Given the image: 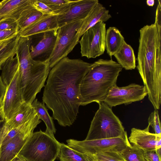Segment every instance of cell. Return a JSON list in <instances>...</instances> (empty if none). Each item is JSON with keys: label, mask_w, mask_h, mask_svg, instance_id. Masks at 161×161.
Returning a JSON list of instances; mask_svg holds the SVG:
<instances>
[{"label": "cell", "mask_w": 161, "mask_h": 161, "mask_svg": "<svg viewBox=\"0 0 161 161\" xmlns=\"http://www.w3.org/2000/svg\"><path fill=\"white\" fill-rule=\"evenodd\" d=\"M92 64L80 59L66 57L50 71L42 101L60 125L70 126L76 120L81 102V83Z\"/></svg>", "instance_id": "obj_1"}, {"label": "cell", "mask_w": 161, "mask_h": 161, "mask_svg": "<svg viewBox=\"0 0 161 161\" xmlns=\"http://www.w3.org/2000/svg\"><path fill=\"white\" fill-rule=\"evenodd\" d=\"M137 69L155 109L161 103V27L155 23L139 31Z\"/></svg>", "instance_id": "obj_2"}, {"label": "cell", "mask_w": 161, "mask_h": 161, "mask_svg": "<svg viewBox=\"0 0 161 161\" xmlns=\"http://www.w3.org/2000/svg\"><path fill=\"white\" fill-rule=\"evenodd\" d=\"M122 68L112 59H101L92 63L81 83V105L103 102L111 89L116 85Z\"/></svg>", "instance_id": "obj_3"}, {"label": "cell", "mask_w": 161, "mask_h": 161, "mask_svg": "<svg viewBox=\"0 0 161 161\" xmlns=\"http://www.w3.org/2000/svg\"><path fill=\"white\" fill-rule=\"evenodd\" d=\"M99 107L91 122L85 140L123 137L127 136L126 131L119 119L111 108L104 102L99 104Z\"/></svg>", "instance_id": "obj_4"}, {"label": "cell", "mask_w": 161, "mask_h": 161, "mask_svg": "<svg viewBox=\"0 0 161 161\" xmlns=\"http://www.w3.org/2000/svg\"><path fill=\"white\" fill-rule=\"evenodd\" d=\"M60 143L47 132H33L18 155L26 161H54L58 157Z\"/></svg>", "instance_id": "obj_5"}, {"label": "cell", "mask_w": 161, "mask_h": 161, "mask_svg": "<svg viewBox=\"0 0 161 161\" xmlns=\"http://www.w3.org/2000/svg\"><path fill=\"white\" fill-rule=\"evenodd\" d=\"M50 69L48 60L41 62L33 59L30 67L19 70L20 88L24 102L31 104L45 86Z\"/></svg>", "instance_id": "obj_6"}, {"label": "cell", "mask_w": 161, "mask_h": 161, "mask_svg": "<svg viewBox=\"0 0 161 161\" xmlns=\"http://www.w3.org/2000/svg\"><path fill=\"white\" fill-rule=\"evenodd\" d=\"M83 19L76 21L59 27L53 52L48 60L50 69L63 58L67 57L79 43L77 32Z\"/></svg>", "instance_id": "obj_7"}, {"label": "cell", "mask_w": 161, "mask_h": 161, "mask_svg": "<svg viewBox=\"0 0 161 161\" xmlns=\"http://www.w3.org/2000/svg\"><path fill=\"white\" fill-rule=\"evenodd\" d=\"M67 145L81 153L93 156L102 151L121 152L130 144L127 136L123 137L102 139L92 140L78 141L69 139L66 141Z\"/></svg>", "instance_id": "obj_8"}, {"label": "cell", "mask_w": 161, "mask_h": 161, "mask_svg": "<svg viewBox=\"0 0 161 161\" xmlns=\"http://www.w3.org/2000/svg\"><path fill=\"white\" fill-rule=\"evenodd\" d=\"M106 24L99 22L83 34L79 43L82 57L95 58L103 54L105 50Z\"/></svg>", "instance_id": "obj_9"}, {"label": "cell", "mask_w": 161, "mask_h": 161, "mask_svg": "<svg viewBox=\"0 0 161 161\" xmlns=\"http://www.w3.org/2000/svg\"><path fill=\"white\" fill-rule=\"evenodd\" d=\"M147 95V92L144 85L131 83L127 86L119 87L116 85L110 90L103 102L112 108L140 101Z\"/></svg>", "instance_id": "obj_10"}, {"label": "cell", "mask_w": 161, "mask_h": 161, "mask_svg": "<svg viewBox=\"0 0 161 161\" xmlns=\"http://www.w3.org/2000/svg\"><path fill=\"white\" fill-rule=\"evenodd\" d=\"M57 31H47L29 36L32 59L41 62L48 60L55 45Z\"/></svg>", "instance_id": "obj_11"}, {"label": "cell", "mask_w": 161, "mask_h": 161, "mask_svg": "<svg viewBox=\"0 0 161 161\" xmlns=\"http://www.w3.org/2000/svg\"><path fill=\"white\" fill-rule=\"evenodd\" d=\"M19 68L9 85L6 86L3 99L4 119H10L24 102L22 97L19 82Z\"/></svg>", "instance_id": "obj_12"}, {"label": "cell", "mask_w": 161, "mask_h": 161, "mask_svg": "<svg viewBox=\"0 0 161 161\" xmlns=\"http://www.w3.org/2000/svg\"><path fill=\"white\" fill-rule=\"evenodd\" d=\"M98 3L97 0L74 1L65 12L57 15L59 27L84 19Z\"/></svg>", "instance_id": "obj_13"}, {"label": "cell", "mask_w": 161, "mask_h": 161, "mask_svg": "<svg viewBox=\"0 0 161 161\" xmlns=\"http://www.w3.org/2000/svg\"><path fill=\"white\" fill-rule=\"evenodd\" d=\"M36 128L31 127L25 129L2 145L0 161H11L17 156Z\"/></svg>", "instance_id": "obj_14"}, {"label": "cell", "mask_w": 161, "mask_h": 161, "mask_svg": "<svg viewBox=\"0 0 161 161\" xmlns=\"http://www.w3.org/2000/svg\"><path fill=\"white\" fill-rule=\"evenodd\" d=\"M33 7L32 0H4L0 2V22L17 21L22 13Z\"/></svg>", "instance_id": "obj_15"}, {"label": "cell", "mask_w": 161, "mask_h": 161, "mask_svg": "<svg viewBox=\"0 0 161 161\" xmlns=\"http://www.w3.org/2000/svg\"><path fill=\"white\" fill-rule=\"evenodd\" d=\"M57 15L43 14L39 19L25 29L19 31L20 37H28L39 33L57 31L59 28Z\"/></svg>", "instance_id": "obj_16"}, {"label": "cell", "mask_w": 161, "mask_h": 161, "mask_svg": "<svg viewBox=\"0 0 161 161\" xmlns=\"http://www.w3.org/2000/svg\"><path fill=\"white\" fill-rule=\"evenodd\" d=\"M150 125L144 129L133 128L128 138L132 145L143 151L155 150L157 135L149 132Z\"/></svg>", "instance_id": "obj_17"}, {"label": "cell", "mask_w": 161, "mask_h": 161, "mask_svg": "<svg viewBox=\"0 0 161 161\" xmlns=\"http://www.w3.org/2000/svg\"><path fill=\"white\" fill-rule=\"evenodd\" d=\"M37 117V114L31 105L24 102L12 117L6 121L3 138L13 129Z\"/></svg>", "instance_id": "obj_18"}, {"label": "cell", "mask_w": 161, "mask_h": 161, "mask_svg": "<svg viewBox=\"0 0 161 161\" xmlns=\"http://www.w3.org/2000/svg\"><path fill=\"white\" fill-rule=\"evenodd\" d=\"M111 17L109 10L98 3L83 19L82 24L77 32L78 38L80 39L85 32L98 22H104Z\"/></svg>", "instance_id": "obj_19"}, {"label": "cell", "mask_w": 161, "mask_h": 161, "mask_svg": "<svg viewBox=\"0 0 161 161\" xmlns=\"http://www.w3.org/2000/svg\"><path fill=\"white\" fill-rule=\"evenodd\" d=\"M124 41L123 36L117 28L110 27L106 30L105 49L111 58L119 50Z\"/></svg>", "instance_id": "obj_20"}, {"label": "cell", "mask_w": 161, "mask_h": 161, "mask_svg": "<svg viewBox=\"0 0 161 161\" xmlns=\"http://www.w3.org/2000/svg\"><path fill=\"white\" fill-rule=\"evenodd\" d=\"M114 56L117 63L127 70L136 67V58L132 47L125 41L119 50Z\"/></svg>", "instance_id": "obj_21"}, {"label": "cell", "mask_w": 161, "mask_h": 161, "mask_svg": "<svg viewBox=\"0 0 161 161\" xmlns=\"http://www.w3.org/2000/svg\"><path fill=\"white\" fill-rule=\"evenodd\" d=\"M58 157L60 161H95L93 156L81 153L63 143H60Z\"/></svg>", "instance_id": "obj_22"}, {"label": "cell", "mask_w": 161, "mask_h": 161, "mask_svg": "<svg viewBox=\"0 0 161 161\" xmlns=\"http://www.w3.org/2000/svg\"><path fill=\"white\" fill-rule=\"evenodd\" d=\"M20 37L18 34L9 39L0 41V69L2 66L8 59L16 55Z\"/></svg>", "instance_id": "obj_23"}, {"label": "cell", "mask_w": 161, "mask_h": 161, "mask_svg": "<svg viewBox=\"0 0 161 161\" xmlns=\"http://www.w3.org/2000/svg\"><path fill=\"white\" fill-rule=\"evenodd\" d=\"M31 105L36 112L39 118L45 123L46 126L45 132L54 137L56 129L53 118L48 114L44 104L38 101L37 99H35Z\"/></svg>", "instance_id": "obj_24"}, {"label": "cell", "mask_w": 161, "mask_h": 161, "mask_svg": "<svg viewBox=\"0 0 161 161\" xmlns=\"http://www.w3.org/2000/svg\"><path fill=\"white\" fill-rule=\"evenodd\" d=\"M19 68L17 56L11 57L8 59L1 68V76L3 82L7 86L11 82L16 72Z\"/></svg>", "instance_id": "obj_25"}, {"label": "cell", "mask_w": 161, "mask_h": 161, "mask_svg": "<svg viewBox=\"0 0 161 161\" xmlns=\"http://www.w3.org/2000/svg\"><path fill=\"white\" fill-rule=\"evenodd\" d=\"M43 14L33 7L24 11L17 22L19 31L22 30L34 22Z\"/></svg>", "instance_id": "obj_26"}, {"label": "cell", "mask_w": 161, "mask_h": 161, "mask_svg": "<svg viewBox=\"0 0 161 161\" xmlns=\"http://www.w3.org/2000/svg\"><path fill=\"white\" fill-rule=\"evenodd\" d=\"M47 6L54 15H58L65 12L74 1L69 0H39Z\"/></svg>", "instance_id": "obj_27"}, {"label": "cell", "mask_w": 161, "mask_h": 161, "mask_svg": "<svg viewBox=\"0 0 161 161\" xmlns=\"http://www.w3.org/2000/svg\"><path fill=\"white\" fill-rule=\"evenodd\" d=\"M120 153L125 161H145L143 151L133 145L127 146Z\"/></svg>", "instance_id": "obj_28"}, {"label": "cell", "mask_w": 161, "mask_h": 161, "mask_svg": "<svg viewBox=\"0 0 161 161\" xmlns=\"http://www.w3.org/2000/svg\"><path fill=\"white\" fill-rule=\"evenodd\" d=\"M41 122V120L37 117L26 123L14 128L9 131L7 135L3 138L2 145L7 142L9 140L14 137L18 133L29 127H36L37 125Z\"/></svg>", "instance_id": "obj_29"}, {"label": "cell", "mask_w": 161, "mask_h": 161, "mask_svg": "<svg viewBox=\"0 0 161 161\" xmlns=\"http://www.w3.org/2000/svg\"><path fill=\"white\" fill-rule=\"evenodd\" d=\"M93 156L97 161H125L120 153L116 152H99Z\"/></svg>", "instance_id": "obj_30"}, {"label": "cell", "mask_w": 161, "mask_h": 161, "mask_svg": "<svg viewBox=\"0 0 161 161\" xmlns=\"http://www.w3.org/2000/svg\"><path fill=\"white\" fill-rule=\"evenodd\" d=\"M148 121V125L151 126L154 130L155 134L161 135V123L158 110L154 109L150 114Z\"/></svg>", "instance_id": "obj_31"}, {"label": "cell", "mask_w": 161, "mask_h": 161, "mask_svg": "<svg viewBox=\"0 0 161 161\" xmlns=\"http://www.w3.org/2000/svg\"><path fill=\"white\" fill-rule=\"evenodd\" d=\"M32 5L43 14L54 15L52 10L47 6L39 0H32Z\"/></svg>", "instance_id": "obj_32"}, {"label": "cell", "mask_w": 161, "mask_h": 161, "mask_svg": "<svg viewBox=\"0 0 161 161\" xmlns=\"http://www.w3.org/2000/svg\"><path fill=\"white\" fill-rule=\"evenodd\" d=\"M19 30L17 21L8 20L0 22V31Z\"/></svg>", "instance_id": "obj_33"}, {"label": "cell", "mask_w": 161, "mask_h": 161, "mask_svg": "<svg viewBox=\"0 0 161 161\" xmlns=\"http://www.w3.org/2000/svg\"><path fill=\"white\" fill-rule=\"evenodd\" d=\"M19 33V30H5L0 31V41L12 38Z\"/></svg>", "instance_id": "obj_34"}, {"label": "cell", "mask_w": 161, "mask_h": 161, "mask_svg": "<svg viewBox=\"0 0 161 161\" xmlns=\"http://www.w3.org/2000/svg\"><path fill=\"white\" fill-rule=\"evenodd\" d=\"M143 157L145 161H161L155 150L143 151Z\"/></svg>", "instance_id": "obj_35"}, {"label": "cell", "mask_w": 161, "mask_h": 161, "mask_svg": "<svg viewBox=\"0 0 161 161\" xmlns=\"http://www.w3.org/2000/svg\"><path fill=\"white\" fill-rule=\"evenodd\" d=\"M161 0H158V4L156 12V15L155 23L158 26L161 27Z\"/></svg>", "instance_id": "obj_36"}, {"label": "cell", "mask_w": 161, "mask_h": 161, "mask_svg": "<svg viewBox=\"0 0 161 161\" xmlns=\"http://www.w3.org/2000/svg\"><path fill=\"white\" fill-rule=\"evenodd\" d=\"M6 121L3 119H0V151L3 137L4 126Z\"/></svg>", "instance_id": "obj_37"}, {"label": "cell", "mask_w": 161, "mask_h": 161, "mask_svg": "<svg viewBox=\"0 0 161 161\" xmlns=\"http://www.w3.org/2000/svg\"><path fill=\"white\" fill-rule=\"evenodd\" d=\"M6 89V86L3 82L1 75H0V101L3 100V98Z\"/></svg>", "instance_id": "obj_38"}, {"label": "cell", "mask_w": 161, "mask_h": 161, "mask_svg": "<svg viewBox=\"0 0 161 161\" xmlns=\"http://www.w3.org/2000/svg\"><path fill=\"white\" fill-rule=\"evenodd\" d=\"M161 147V135H157L155 145V150Z\"/></svg>", "instance_id": "obj_39"}, {"label": "cell", "mask_w": 161, "mask_h": 161, "mask_svg": "<svg viewBox=\"0 0 161 161\" xmlns=\"http://www.w3.org/2000/svg\"><path fill=\"white\" fill-rule=\"evenodd\" d=\"M0 118L4 119L3 104V100L0 101Z\"/></svg>", "instance_id": "obj_40"}, {"label": "cell", "mask_w": 161, "mask_h": 161, "mask_svg": "<svg viewBox=\"0 0 161 161\" xmlns=\"http://www.w3.org/2000/svg\"><path fill=\"white\" fill-rule=\"evenodd\" d=\"M11 161H26L21 156L18 155L15 157Z\"/></svg>", "instance_id": "obj_41"}, {"label": "cell", "mask_w": 161, "mask_h": 161, "mask_svg": "<svg viewBox=\"0 0 161 161\" xmlns=\"http://www.w3.org/2000/svg\"><path fill=\"white\" fill-rule=\"evenodd\" d=\"M154 0H147L146 1L147 5L149 6H153L154 4Z\"/></svg>", "instance_id": "obj_42"}, {"label": "cell", "mask_w": 161, "mask_h": 161, "mask_svg": "<svg viewBox=\"0 0 161 161\" xmlns=\"http://www.w3.org/2000/svg\"><path fill=\"white\" fill-rule=\"evenodd\" d=\"M155 151L159 157L161 158V147L156 149Z\"/></svg>", "instance_id": "obj_43"}, {"label": "cell", "mask_w": 161, "mask_h": 161, "mask_svg": "<svg viewBox=\"0 0 161 161\" xmlns=\"http://www.w3.org/2000/svg\"></svg>", "instance_id": "obj_44"}]
</instances>
